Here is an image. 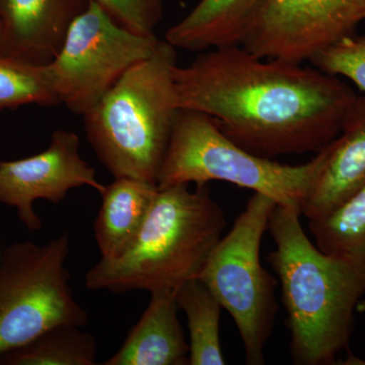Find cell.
<instances>
[{"label":"cell","mask_w":365,"mask_h":365,"mask_svg":"<svg viewBox=\"0 0 365 365\" xmlns=\"http://www.w3.org/2000/svg\"><path fill=\"white\" fill-rule=\"evenodd\" d=\"M174 81L180 109L205 114L230 140L269 160L323 150L359 97L337 76L241 45L201 52L175 67Z\"/></svg>","instance_id":"1"},{"label":"cell","mask_w":365,"mask_h":365,"mask_svg":"<svg viewBox=\"0 0 365 365\" xmlns=\"http://www.w3.org/2000/svg\"><path fill=\"white\" fill-rule=\"evenodd\" d=\"M302 216L299 208L276 204L268 223L275 249L267 260L281 285L292 362L335 364L349 348L365 297V257L324 253L307 237Z\"/></svg>","instance_id":"2"},{"label":"cell","mask_w":365,"mask_h":365,"mask_svg":"<svg viewBox=\"0 0 365 365\" xmlns=\"http://www.w3.org/2000/svg\"><path fill=\"white\" fill-rule=\"evenodd\" d=\"M225 213L207 187L188 185L158 189L140 232L116 260L101 259L86 274L91 290L176 292L196 279L222 240Z\"/></svg>","instance_id":"3"},{"label":"cell","mask_w":365,"mask_h":365,"mask_svg":"<svg viewBox=\"0 0 365 365\" xmlns=\"http://www.w3.org/2000/svg\"><path fill=\"white\" fill-rule=\"evenodd\" d=\"M176 48L160 40L148 58L131 67L83 115L86 138L115 179L157 185L178 106Z\"/></svg>","instance_id":"4"},{"label":"cell","mask_w":365,"mask_h":365,"mask_svg":"<svg viewBox=\"0 0 365 365\" xmlns=\"http://www.w3.org/2000/svg\"><path fill=\"white\" fill-rule=\"evenodd\" d=\"M325 157V148L297 165L259 157L230 140L210 117L180 109L157 185L165 189L190 182L197 187L212 181L230 182L263 194L278 205L302 210Z\"/></svg>","instance_id":"5"},{"label":"cell","mask_w":365,"mask_h":365,"mask_svg":"<svg viewBox=\"0 0 365 365\" xmlns=\"http://www.w3.org/2000/svg\"><path fill=\"white\" fill-rule=\"evenodd\" d=\"M275 201L254 193L209 257L199 279L232 316L249 365L265 364L277 314V280L261 263V244Z\"/></svg>","instance_id":"6"},{"label":"cell","mask_w":365,"mask_h":365,"mask_svg":"<svg viewBox=\"0 0 365 365\" xmlns=\"http://www.w3.org/2000/svg\"><path fill=\"white\" fill-rule=\"evenodd\" d=\"M68 234L44 245L16 242L0 259V356L55 326L83 327L88 312L74 299L66 262Z\"/></svg>","instance_id":"7"},{"label":"cell","mask_w":365,"mask_h":365,"mask_svg":"<svg viewBox=\"0 0 365 365\" xmlns=\"http://www.w3.org/2000/svg\"><path fill=\"white\" fill-rule=\"evenodd\" d=\"M155 35L131 32L96 0L72 23L58 54L47 64L60 105L83 116L131 67L148 58Z\"/></svg>","instance_id":"8"},{"label":"cell","mask_w":365,"mask_h":365,"mask_svg":"<svg viewBox=\"0 0 365 365\" xmlns=\"http://www.w3.org/2000/svg\"><path fill=\"white\" fill-rule=\"evenodd\" d=\"M364 21L365 0H267L240 45L262 58L304 63Z\"/></svg>","instance_id":"9"},{"label":"cell","mask_w":365,"mask_h":365,"mask_svg":"<svg viewBox=\"0 0 365 365\" xmlns=\"http://www.w3.org/2000/svg\"><path fill=\"white\" fill-rule=\"evenodd\" d=\"M81 186H90L100 194L106 188L79 155V138L74 132L54 131L49 148L39 155L0 162V202L16 208L31 232L42 228L33 208L36 200L58 204L71 189Z\"/></svg>","instance_id":"10"},{"label":"cell","mask_w":365,"mask_h":365,"mask_svg":"<svg viewBox=\"0 0 365 365\" xmlns=\"http://www.w3.org/2000/svg\"><path fill=\"white\" fill-rule=\"evenodd\" d=\"M91 0H0V53L50 63Z\"/></svg>","instance_id":"11"},{"label":"cell","mask_w":365,"mask_h":365,"mask_svg":"<svg viewBox=\"0 0 365 365\" xmlns=\"http://www.w3.org/2000/svg\"><path fill=\"white\" fill-rule=\"evenodd\" d=\"M326 157L302 207L307 222L330 215L365 185V96H359Z\"/></svg>","instance_id":"12"},{"label":"cell","mask_w":365,"mask_h":365,"mask_svg":"<svg viewBox=\"0 0 365 365\" xmlns=\"http://www.w3.org/2000/svg\"><path fill=\"white\" fill-rule=\"evenodd\" d=\"M150 304L123 346L104 365H186L187 344L179 317L176 292H150Z\"/></svg>","instance_id":"13"},{"label":"cell","mask_w":365,"mask_h":365,"mask_svg":"<svg viewBox=\"0 0 365 365\" xmlns=\"http://www.w3.org/2000/svg\"><path fill=\"white\" fill-rule=\"evenodd\" d=\"M267 0H200L165 33L176 49L204 52L240 45L247 28Z\"/></svg>","instance_id":"14"},{"label":"cell","mask_w":365,"mask_h":365,"mask_svg":"<svg viewBox=\"0 0 365 365\" xmlns=\"http://www.w3.org/2000/svg\"><path fill=\"white\" fill-rule=\"evenodd\" d=\"M158 192V185L130 178L115 179L106 186L95 223L102 259L116 260L131 248Z\"/></svg>","instance_id":"15"},{"label":"cell","mask_w":365,"mask_h":365,"mask_svg":"<svg viewBox=\"0 0 365 365\" xmlns=\"http://www.w3.org/2000/svg\"><path fill=\"white\" fill-rule=\"evenodd\" d=\"M176 300L188 319L189 364H225L220 343L222 307L215 294L196 278L177 290Z\"/></svg>","instance_id":"16"},{"label":"cell","mask_w":365,"mask_h":365,"mask_svg":"<svg viewBox=\"0 0 365 365\" xmlns=\"http://www.w3.org/2000/svg\"><path fill=\"white\" fill-rule=\"evenodd\" d=\"M97 340L81 327H53L28 344L0 356L4 365H93Z\"/></svg>","instance_id":"17"},{"label":"cell","mask_w":365,"mask_h":365,"mask_svg":"<svg viewBox=\"0 0 365 365\" xmlns=\"http://www.w3.org/2000/svg\"><path fill=\"white\" fill-rule=\"evenodd\" d=\"M309 227L324 253L365 257V185L326 217L309 222Z\"/></svg>","instance_id":"18"},{"label":"cell","mask_w":365,"mask_h":365,"mask_svg":"<svg viewBox=\"0 0 365 365\" xmlns=\"http://www.w3.org/2000/svg\"><path fill=\"white\" fill-rule=\"evenodd\" d=\"M32 104L60 105L47 64L31 63L0 53V111Z\"/></svg>","instance_id":"19"},{"label":"cell","mask_w":365,"mask_h":365,"mask_svg":"<svg viewBox=\"0 0 365 365\" xmlns=\"http://www.w3.org/2000/svg\"><path fill=\"white\" fill-rule=\"evenodd\" d=\"M309 62L325 73L347 78L365 93V34L343 38Z\"/></svg>","instance_id":"20"},{"label":"cell","mask_w":365,"mask_h":365,"mask_svg":"<svg viewBox=\"0 0 365 365\" xmlns=\"http://www.w3.org/2000/svg\"><path fill=\"white\" fill-rule=\"evenodd\" d=\"M124 28L138 35H155L163 18L162 0H96Z\"/></svg>","instance_id":"21"},{"label":"cell","mask_w":365,"mask_h":365,"mask_svg":"<svg viewBox=\"0 0 365 365\" xmlns=\"http://www.w3.org/2000/svg\"><path fill=\"white\" fill-rule=\"evenodd\" d=\"M357 313H365V297L360 300L356 309Z\"/></svg>","instance_id":"22"}]
</instances>
